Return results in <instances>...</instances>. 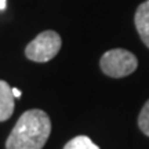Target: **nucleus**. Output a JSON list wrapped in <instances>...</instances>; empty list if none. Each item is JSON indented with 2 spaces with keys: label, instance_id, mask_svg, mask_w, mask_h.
<instances>
[{
  "label": "nucleus",
  "instance_id": "f257e3e1",
  "mask_svg": "<svg viewBox=\"0 0 149 149\" xmlns=\"http://www.w3.org/2000/svg\"><path fill=\"white\" fill-rule=\"evenodd\" d=\"M51 133V120L42 109L24 112L6 141V149H43Z\"/></svg>",
  "mask_w": 149,
  "mask_h": 149
},
{
  "label": "nucleus",
  "instance_id": "f03ea898",
  "mask_svg": "<svg viewBox=\"0 0 149 149\" xmlns=\"http://www.w3.org/2000/svg\"><path fill=\"white\" fill-rule=\"evenodd\" d=\"M102 72L109 77H126L138 66V59L133 53L124 48H113L104 54L100 59Z\"/></svg>",
  "mask_w": 149,
  "mask_h": 149
},
{
  "label": "nucleus",
  "instance_id": "7ed1b4c3",
  "mask_svg": "<svg viewBox=\"0 0 149 149\" xmlns=\"http://www.w3.org/2000/svg\"><path fill=\"white\" fill-rule=\"evenodd\" d=\"M62 40L57 32L44 31L37 35L25 48V55L28 59L35 62H48L59 53Z\"/></svg>",
  "mask_w": 149,
  "mask_h": 149
},
{
  "label": "nucleus",
  "instance_id": "20e7f679",
  "mask_svg": "<svg viewBox=\"0 0 149 149\" xmlns=\"http://www.w3.org/2000/svg\"><path fill=\"white\" fill-rule=\"evenodd\" d=\"M134 22L141 40L146 44V47H149V0L138 6L135 11Z\"/></svg>",
  "mask_w": 149,
  "mask_h": 149
},
{
  "label": "nucleus",
  "instance_id": "39448f33",
  "mask_svg": "<svg viewBox=\"0 0 149 149\" xmlns=\"http://www.w3.org/2000/svg\"><path fill=\"white\" fill-rule=\"evenodd\" d=\"M14 95L7 81L0 80V122L10 119L14 113Z\"/></svg>",
  "mask_w": 149,
  "mask_h": 149
},
{
  "label": "nucleus",
  "instance_id": "423d86ee",
  "mask_svg": "<svg viewBox=\"0 0 149 149\" xmlns=\"http://www.w3.org/2000/svg\"><path fill=\"white\" fill-rule=\"evenodd\" d=\"M64 149H100V146L94 144L87 135H77L66 142Z\"/></svg>",
  "mask_w": 149,
  "mask_h": 149
},
{
  "label": "nucleus",
  "instance_id": "0eeeda50",
  "mask_svg": "<svg viewBox=\"0 0 149 149\" xmlns=\"http://www.w3.org/2000/svg\"><path fill=\"white\" fill-rule=\"evenodd\" d=\"M138 127L139 130L149 137V100L145 102L138 116Z\"/></svg>",
  "mask_w": 149,
  "mask_h": 149
},
{
  "label": "nucleus",
  "instance_id": "6e6552de",
  "mask_svg": "<svg viewBox=\"0 0 149 149\" xmlns=\"http://www.w3.org/2000/svg\"><path fill=\"white\" fill-rule=\"evenodd\" d=\"M11 91H13V95H14V98H21V95H22L21 90H18V88H11Z\"/></svg>",
  "mask_w": 149,
  "mask_h": 149
},
{
  "label": "nucleus",
  "instance_id": "1a4fd4ad",
  "mask_svg": "<svg viewBox=\"0 0 149 149\" xmlns=\"http://www.w3.org/2000/svg\"><path fill=\"white\" fill-rule=\"evenodd\" d=\"M7 6V0H0V10H4Z\"/></svg>",
  "mask_w": 149,
  "mask_h": 149
}]
</instances>
